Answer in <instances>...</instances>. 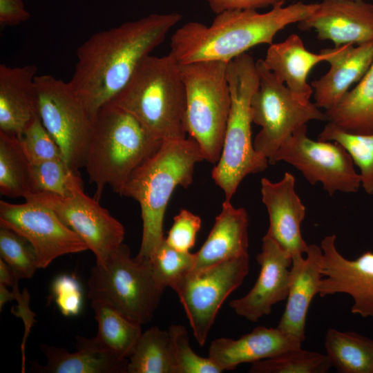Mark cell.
<instances>
[{
    "label": "cell",
    "mask_w": 373,
    "mask_h": 373,
    "mask_svg": "<svg viewBox=\"0 0 373 373\" xmlns=\"http://www.w3.org/2000/svg\"><path fill=\"white\" fill-rule=\"evenodd\" d=\"M0 255L19 279L30 278L38 269L35 251L28 240L2 226H0Z\"/></svg>",
    "instance_id": "obj_35"
},
{
    "label": "cell",
    "mask_w": 373,
    "mask_h": 373,
    "mask_svg": "<svg viewBox=\"0 0 373 373\" xmlns=\"http://www.w3.org/2000/svg\"><path fill=\"white\" fill-rule=\"evenodd\" d=\"M334 51V48H326L318 54L312 52L305 48L298 35L291 34L284 41L270 44L262 61L296 99L307 104L313 93L307 82V76L317 64L327 61Z\"/></svg>",
    "instance_id": "obj_21"
},
{
    "label": "cell",
    "mask_w": 373,
    "mask_h": 373,
    "mask_svg": "<svg viewBox=\"0 0 373 373\" xmlns=\"http://www.w3.org/2000/svg\"><path fill=\"white\" fill-rule=\"evenodd\" d=\"M334 48L327 60L329 70L311 83L315 104L326 111L336 106L350 87L362 79L373 62V41Z\"/></svg>",
    "instance_id": "obj_22"
},
{
    "label": "cell",
    "mask_w": 373,
    "mask_h": 373,
    "mask_svg": "<svg viewBox=\"0 0 373 373\" xmlns=\"http://www.w3.org/2000/svg\"><path fill=\"white\" fill-rule=\"evenodd\" d=\"M334 234L321 242L323 251L318 294L321 297L334 294H349L354 303L351 312L363 318H373V252L366 251L354 260H348L337 250Z\"/></svg>",
    "instance_id": "obj_15"
},
{
    "label": "cell",
    "mask_w": 373,
    "mask_h": 373,
    "mask_svg": "<svg viewBox=\"0 0 373 373\" xmlns=\"http://www.w3.org/2000/svg\"><path fill=\"white\" fill-rule=\"evenodd\" d=\"M326 354L302 348L252 363L251 373H325L331 367Z\"/></svg>",
    "instance_id": "obj_32"
},
{
    "label": "cell",
    "mask_w": 373,
    "mask_h": 373,
    "mask_svg": "<svg viewBox=\"0 0 373 373\" xmlns=\"http://www.w3.org/2000/svg\"><path fill=\"white\" fill-rule=\"evenodd\" d=\"M30 162L17 137L0 131V193L11 198L30 193Z\"/></svg>",
    "instance_id": "obj_29"
},
{
    "label": "cell",
    "mask_w": 373,
    "mask_h": 373,
    "mask_svg": "<svg viewBox=\"0 0 373 373\" xmlns=\"http://www.w3.org/2000/svg\"><path fill=\"white\" fill-rule=\"evenodd\" d=\"M279 161L293 165L312 185L322 183L329 195L336 191L356 193L361 186L360 174L345 148L335 142L309 138L306 124L293 132L269 163Z\"/></svg>",
    "instance_id": "obj_12"
},
{
    "label": "cell",
    "mask_w": 373,
    "mask_h": 373,
    "mask_svg": "<svg viewBox=\"0 0 373 373\" xmlns=\"http://www.w3.org/2000/svg\"><path fill=\"white\" fill-rule=\"evenodd\" d=\"M30 193L47 192L61 196L71 193L82 180L64 159L30 163Z\"/></svg>",
    "instance_id": "obj_33"
},
{
    "label": "cell",
    "mask_w": 373,
    "mask_h": 373,
    "mask_svg": "<svg viewBox=\"0 0 373 373\" xmlns=\"http://www.w3.org/2000/svg\"><path fill=\"white\" fill-rule=\"evenodd\" d=\"M248 214L225 200L203 245L195 254L192 270L212 266L224 260L248 256Z\"/></svg>",
    "instance_id": "obj_24"
},
{
    "label": "cell",
    "mask_w": 373,
    "mask_h": 373,
    "mask_svg": "<svg viewBox=\"0 0 373 373\" xmlns=\"http://www.w3.org/2000/svg\"><path fill=\"white\" fill-rule=\"evenodd\" d=\"M325 347L331 366L340 373H373V339L329 328Z\"/></svg>",
    "instance_id": "obj_28"
},
{
    "label": "cell",
    "mask_w": 373,
    "mask_h": 373,
    "mask_svg": "<svg viewBox=\"0 0 373 373\" xmlns=\"http://www.w3.org/2000/svg\"><path fill=\"white\" fill-rule=\"evenodd\" d=\"M259 85L251 100L252 122L261 127L254 146L268 162L299 126L312 120L327 121L325 113L312 102L296 99L285 84L265 66L256 61Z\"/></svg>",
    "instance_id": "obj_10"
},
{
    "label": "cell",
    "mask_w": 373,
    "mask_h": 373,
    "mask_svg": "<svg viewBox=\"0 0 373 373\" xmlns=\"http://www.w3.org/2000/svg\"><path fill=\"white\" fill-rule=\"evenodd\" d=\"M45 365L30 361V371L37 373H126L128 358H117L77 350L70 353L62 347L43 344Z\"/></svg>",
    "instance_id": "obj_27"
},
{
    "label": "cell",
    "mask_w": 373,
    "mask_h": 373,
    "mask_svg": "<svg viewBox=\"0 0 373 373\" xmlns=\"http://www.w3.org/2000/svg\"><path fill=\"white\" fill-rule=\"evenodd\" d=\"M303 342L278 328L258 326L238 339L218 338L209 348L208 357L222 370L254 363L301 348Z\"/></svg>",
    "instance_id": "obj_19"
},
{
    "label": "cell",
    "mask_w": 373,
    "mask_h": 373,
    "mask_svg": "<svg viewBox=\"0 0 373 373\" xmlns=\"http://www.w3.org/2000/svg\"><path fill=\"white\" fill-rule=\"evenodd\" d=\"M0 226L28 240L35 251L38 269L46 268L61 256L88 249L81 237L52 209L37 202L12 204L1 200Z\"/></svg>",
    "instance_id": "obj_14"
},
{
    "label": "cell",
    "mask_w": 373,
    "mask_h": 373,
    "mask_svg": "<svg viewBox=\"0 0 373 373\" xmlns=\"http://www.w3.org/2000/svg\"><path fill=\"white\" fill-rule=\"evenodd\" d=\"M301 30L314 29L321 40L335 47L373 41V5L363 0H323L298 23Z\"/></svg>",
    "instance_id": "obj_17"
},
{
    "label": "cell",
    "mask_w": 373,
    "mask_h": 373,
    "mask_svg": "<svg viewBox=\"0 0 373 373\" xmlns=\"http://www.w3.org/2000/svg\"><path fill=\"white\" fill-rule=\"evenodd\" d=\"M231 103L221 155L213 169L215 183L231 201L240 183L251 173L265 171L266 157L256 151L251 139V97L259 85L256 62L244 53L227 64Z\"/></svg>",
    "instance_id": "obj_6"
},
{
    "label": "cell",
    "mask_w": 373,
    "mask_h": 373,
    "mask_svg": "<svg viewBox=\"0 0 373 373\" xmlns=\"http://www.w3.org/2000/svg\"><path fill=\"white\" fill-rule=\"evenodd\" d=\"M13 299H15L14 292L9 291L6 285L0 283V310L7 302Z\"/></svg>",
    "instance_id": "obj_43"
},
{
    "label": "cell",
    "mask_w": 373,
    "mask_h": 373,
    "mask_svg": "<svg viewBox=\"0 0 373 373\" xmlns=\"http://www.w3.org/2000/svg\"><path fill=\"white\" fill-rule=\"evenodd\" d=\"M30 15L23 0H0V24L18 25L29 19Z\"/></svg>",
    "instance_id": "obj_40"
},
{
    "label": "cell",
    "mask_w": 373,
    "mask_h": 373,
    "mask_svg": "<svg viewBox=\"0 0 373 373\" xmlns=\"http://www.w3.org/2000/svg\"><path fill=\"white\" fill-rule=\"evenodd\" d=\"M88 297L113 307L141 325L149 323L164 289L157 283L150 259L132 258L122 243L104 265L90 271Z\"/></svg>",
    "instance_id": "obj_8"
},
{
    "label": "cell",
    "mask_w": 373,
    "mask_h": 373,
    "mask_svg": "<svg viewBox=\"0 0 373 373\" xmlns=\"http://www.w3.org/2000/svg\"><path fill=\"white\" fill-rule=\"evenodd\" d=\"M98 329L95 337H76L77 350L117 358H128L142 334V325L98 300H91Z\"/></svg>",
    "instance_id": "obj_25"
},
{
    "label": "cell",
    "mask_w": 373,
    "mask_h": 373,
    "mask_svg": "<svg viewBox=\"0 0 373 373\" xmlns=\"http://www.w3.org/2000/svg\"><path fill=\"white\" fill-rule=\"evenodd\" d=\"M35 110L72 171L84 166L93 119L82 100L51 75L35 77Z\"/></svg>",
    "instance_id": "obj_9"
},
{
    "label": "cell",
    "mask_w": 373,
    "mask_h": 373,
    "mask_svg": "<svg viewBox=\"0 0 373 373\" xmlns=\"http://www.w3.org/2000/svg\"><path fill=\"white\" fill-rule=\"evenodd\" d=\"M162 140L134 116L108 103L93 118L85 165L99 201L104 188L119 193L133 171L160 149Z\"/></svg>",
    "instance_id": "obj_4"
},
{
    "label": "cell",
    "mask_w": 373,
    "mask_h": 373,
    "mask_svg": "<svg viewBox=\"0 0 373 373\" xmlns=\"http://www.w3.org/2000/svg\"><path fill=\"white\" fill-rule=\"evenodd\" d=\"M321 247L308 245L305 253L291 257L290 283L287 303L277 328L294 336L302 342L305 338V323L310 303L316 294L323 275L321 272Z\"/></svg>",
    "instance_id": "obj_20"
},
{
    "label": "cell",
    "mask_w": 373,
    "mask_h": 373,
    "mask_svg": "<svg viewBox=\"0 0 373 373\" xmlns=\"http://www.w3.org/2000/svg\"><path fill=\"white\" fill-rule=\"evenodd\" d=\"M318 140L335 142L343 146L360 170L361 186L367 194L373 195V133L347 132L329 122Z\"/></svg>",
    "instance_id": "obj_31"
},
{
    "label": "cell",
    "mask_w": 373,
    "mask_h": 373,
    "mask_svg": "<svg viewBox=\"0 0 373 373\" xmlns=\"http://www.w3.org/2000/svg\"><path fill=\"white\" fill-rule=\"evenodd\" d=\"M249 270V255L231 258L191 270L171 287L200 346L204 345L221 305L242 283Z\"/></svg>",
    "instance_id": "obj_11"
},
{
    "label": "cell",
    "mask_w": 373,
    "mask_h": 373,
    "mask_svg": "<svg viewBox=\"0 0 373 373\" xmlns=\"http://www.w3.org/2000/svg\"><path fill=\"white\" fill-rule=\"evenodd\" d=\"M262 201L265 205L269 225L266 235L272 238L291 257L305 254L308 245L300 233L305 207L295 191V178L285 172L278 182L262 178Z\"/></svg>",
    "instance_id": "obj_18"
},
{
    "label": "cell",
    "mask_w": 373,
    "mask_h": 373,
    "mask_svg": "<svg viewBox=\"0 0 373 373\" xmlns=\"http://www.w3.org/2000/svg\"><path fill=\"white\" fill-rule=\"evenodd\" d=\"M325 113L328 122L345 131L373 133V62L358 84Z\"/></svg>",
    "instance_id": "obj_26"
},
{
    "label": "cell",
    "mask_w": 373,
    "mask_h": 373,
    "mask_svg": "<svg viewBox=\"0 0 373 373\" xmlns=\"http://www.w3.org/2000/svg\"><path fill=\"white\" fill-rule=\"evenodd\" d=\"M283 0H209L211 10L216 15L227 10H257L274 6Z\"/></svg>",
    "instance_id": "obj_41"
},
{
    "label": "cell",
    "mask_w": 373,
    "mask_h": 373,
    "mask_svg": "<svg viewBox=\"0 0 373 373\" xmlns=\"http://www.w3.org/2000/svg\"><path fill=\"white\" fill-rule=\"evenodd\" d=\"M17 280H19V278L14 274V272L11 267L1 258L0 283H2L7 287H12Z\"/></svg>",
    "instance_id": "obj_42"
},
{
    "label": "cell",
    "mask_w": 373,
    "mask_h": 373,
    "mask_svg": "<svg viewBox=\"0 0 373 373\" xmlns=\"http://www.w3.org/2000/svg\"><path fill=\"white\" fill-rule=\"evenodd\" d=\"M201 224L202 220L198 216L186 209H182L174 217L171 228L164 238L165 241L178 250L189 251L195 245Z\"/></svg>",
    "instance_id": "obj_38"
},
{
    "label": "cell",
    "mask_w": 373,
    "mask_h": 373,
    "mask_svg": "<svg viewBox=\"0 0 373 373\" xmlns=\"http://www.w3.org/2000/svg\"><path fill=\"white\" fill-rule=\"evenodd\" d=\"M182 18L177 12L151 14L96 32L78 48L68 83L92 119L124 88L140 63Z\"/></svg>",
    "instance_id": "obj_1"
},
{
    "label": "cell",
    "mask_w": 373,
    "mask_h": 373,
    "mask_svg": "<svg viewBox=\"0 0 373 373\" xmlns=\"http://www.w3.org/2000/svg\"><path fill=\"white\" fill-rule=\"evenodd\" d=\"M24 199L52 209L86 242L95 256L96 265H104L123 243L125 229L122 224L97 200L84 193L82 182L76 184L66 196L37 192L29 193Z\"/></svg>",
    "instance_id": "obj_13"
},
{
    "label": "cell",
    "mask_w": 373,
    "mask_h": 373,
    "mask_svg": "<svg viewBox=\"0 0 373 373\" xmlns=\"http://www.w3.org/2000/svg\"><path fill=\"white\" fill-rule=\"evenodd\" d=\"M204 160L191 137L164 140L157 152L130 175L119 194L140 206L142 236L137 256L150 259L162 243L164 214L173 191L192 183L195 165Z\"/></svg>",
    "instance_id": "obj_3"
},
{
    "label": "cell",
    "mask_w": 373,
    "mask_h": 373,
    "mask_svg": "<svg viewBox=\"0 0 373 373\" xmlns=\"http://www.w3.org/2000/svg\"><path fill=\"white\" fill-rule=\"evenodd\" d=\"M174 373H220L222 371L209 358L198 355L189 344L183 325H171L168 329Z\"/></svg>",
    "instance_id": "obj_36"
},
{
    "label": "cell",
    "mask_w": 373,
    "mask_h": 373,
    "mask_svg": "<svg viewBox=\"0 0 373 373\" xmlns=\"http://www.w3.org/2000/svg\"><path fill=\"white\" fill-rule=\"evenodd\" d=\"M186 97V128L205 160L220 157L231 97L227 63L202 61L180 64Z\"/></svg>",
    "instance_id": "obj_7"
},
{
    "label": "cell",
    "mask_w": 373,
    "mask_h": 373,
    "mask_svg": "<svg viewBox=\"0 0 373 373\" xmlns=\"http://www.w3.org/2000/svg\"><path fill=\"white\" fill-rule=\"evenodd\" d=\"M129 358L126 373H174L169 332L156 326L142 334Z\"/></svg>",
    "instance_id": "obj_30"
},
{
    "label": "cell",
    "mask_w": 373,
    "mask_h": 373,
    "mask_svg": "<svg viewBox=\"0 0 373 373\" xmlns=\"http://www.w3.org/2000/svg\"><path fill=\"white\" fill-rule=\"evenodd\" d=\"M109 103L131 114L162 141L186 137V90L180 64L170 52L145 57Z\"/></svg>",
    "instance_id": "obj_5"
},
{
    "label": "cell",
    "mask_w": 373,
    "mask_h": 373,
    "mask_svg": "<svg viewBox=\"0 0 373 373\" xmlns=\"http://www.w3.org/2000/svg\"><path fill=\"white\" fill-rule=\"evenodd\" d=\"M56 304L64 316L79 314L82 305V292L77 280L69 275L58 276L52 285Z\"/></svg>",
    "instance_id": "obj_39"
},
{
    "label": "cell",
    "mask_w": 373,
    "mask_h": 373,
    "mask_svg": "<svg viewBox=\"0 0 373 373\" xmlns=\"http://www.w3.org/2000/svg\"><path fill=\"white\" fill-rule=\"evenodd\" d=\"M284 0L265 13L256 10H227L209 26L184 23L172 35L170 53L180 64L202 61L229 63L259 44H271L276 35L289 24L309 16L318 3L301 1L283 6Z\"/></svg>",
    "instance_id": "obj_2"
},
{
    "label": "cell",
    "mask_w": 373,
    "mask_h": 373,
    "mask_svg": "<svg viewBox=\"0 0 373 373\" xmlns=\"http://www.w3.org/2000/svg\"><path fill=\"white\" fill-rule=\"evenodd\" d=\"M150 260L154 278L157 285L164 290L167 287L171 288L193 269L195 254L178 250L164 239Z\"/></svg>",
    "instance_id": "obj_34"
},
{
    "label": "cell",
    "mask_w": 373,
    "mask_h": 373,
    "mask_svg": "<svg viewBox=\"0 0 373 373\" xmlns=\"http://www.w3.org/2000/svg\"><path fill=\"white\" fill-rule=\"evenodd\" d=\"M37 68L0 65V131L19 138L37 115L34 99Z\"/></svg>",
    "instance_id": "obj_23"
},
{
    "label": "cell",
    "mask_w": 373,
    "mask_h": 373,
    "mask_svg": "<svg viewBox=\"0 0 373 373\" xmlns=\"http://www.w3.org/2000/svg\"><path fill=\"white\" fill-rule=\"evenodd\" d=\"M18 139L30 163L64 159L59 147L46 131L37 114Z\"/></svg>",
    "instance_id": "obj_37"
},
{
    "label": "cell",
    "mask_w": 373,
    "mask_h": 373,
    "mask_svg": "<svg viewBox=\"0 0 373 373\" xmlns=\"http://www.w3.org/2000/svg\"><path fill=\"white\" fill-rule=\"evenodd\" d=\"M256 260L260 270L256 283L245 296L229 303L237 315L251 322L269 314L275 304L286 299L290 283L291 257L266 234Z\"/></svg>",
    "instance_id": "obj_16"
}]
</instances>
